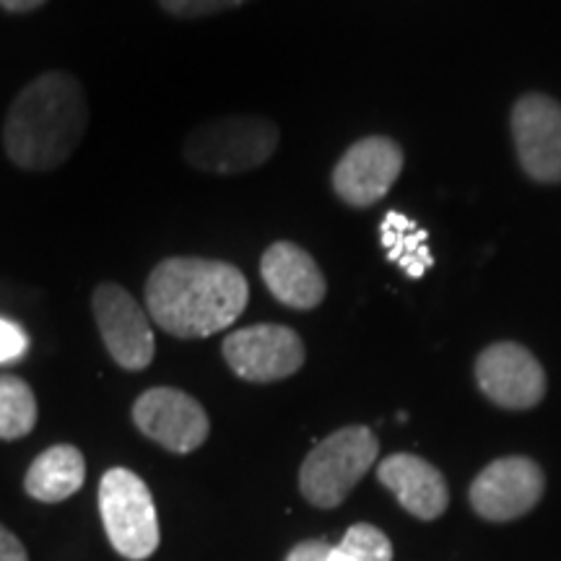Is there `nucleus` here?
<instances>
[{
    "instance_id": "6",
    "label": "nucleus",
    "mask_w": 561,
    "mask_h": 561,
    "mask_svg": "<svg viewBox=\"0 0 561 561\" xmlns=\"http://www.w3.org/2000/svg\"><path fill=\"white\" fill-rule=\"evenodd\" d=\"M546 491V476L533 458L507 455L489 462L476 476L468 500L479 517L489 523H510L536 510Z\"/></svg>"
},
{
    "instance_id": "14",
    "label": "nucleus",
    "mask_w": 561,
    "mask_h": 561,
    "mask_svg": "<svg viewBox=\"0 0 561 561\" xmlns=\"http://www.w3.org/2000/svg\"><path fill=\"white\" fill-rule=\"evenodd\" d=\"M261 276L273 297L291 310H314L325 299L328 284L320 265L294 242H276L263 252Z\"/></svg>"
},
{
    "instance_id": "9",
    "label": "nucleus",
    "mask_w": 561,
    "mask_h": 561,
    "mask_svg": "<svg viewBox=\"0 0 561 561\" xmlns=\"http://www.w3.org/2000/svg\"><path fill=\"white\" fill-rule=\"evenodd\" d=\"M133 421L144 437L178 455L198 450L210 432L206 409L193 396L174 388H151L138 396L133 403Z\"/></svg>"
},
{
    "instance_id": "12",
    "label": "nucleus",
    "mask_w": 561,
    "mask_h": 561,
    "mask_svg": "<svg viewBox=\"0 0 561 561\" xmlns=\"http://www.w3.org/2000/svg\"><path fill=\"white\" fill-rule=\"evenodd\" d=\"M403 172V149L388 136H367L343 153L333 170V191L354 208L382 201Z\"/></svg>"
},
{
    "instance_id": "20",
    "label": "nucleus",
    "mask_w": 561,
    "mask_h": 561,
    "mask_svg": "<svg viewBox=\"0 0 561 561\" xmlns=\"http://www.w3.org/2000/svg\"><path fill=\"white\" fill-rule=\"evenodd\" d=\"M26 346H30V339L16 322L0 318V364L21 359L26 354Z\"/></svg>"
},
{
    "instance_id": "7",
    "label": "nucleus",
    "mask_w": 561,
    "mask_h": 561,
    "mask_svg": "<svg viewBox=\"0 0 561 561\" xmlns=\"http://www.w3.org/2000/svg\"><path fill=\"white\" fill-rule=\"evenodd\" d=\"M221 354L237 377L248 382H278L297 375L307 359L299 333L286 325L242 328L229 333L221 343Z\"/></svg>"
},
{
    "instance_id": "19",
    "label": "nucleus",
    "mask_w": 561,
    "mask_h": 561,
    "mask_svg": "<svg viewBox=\"0 0 561 561\" xmlns=\"http://www.w3.org/2000/svg\"><path fill=\"white\" fill-rule=\"evenodd\" d=\"M167 11L174 16H208V13H219L227 9H237V5L248 3V0H159Z\"/></svg>"
},
{
    "instance_id": "17",
    "label": "nucleus",
    "mask_w": 561,
    "mask_h": 561,
    "mask_svg": "<svg viewBox=\"0 0 561 561\" xmlns=\"http://www.w3.org/2000/svg\"><path fill=\"white\" fill-rule=\"evenodd\" d=\"M37 424V398L16 375H0V439L26 437Z\"/></svg>"
},
{
    "instance_id": "11",
    "label": "nucleus",
    "mask_w": 561,
    "mask_h": 561,
    "mask_svg": "<svg viewBox=\"0 0 561 561\" xmlns=\"http://www.w3.org/2000/svg\"><path fill=\"white\" fill-rule=\"evenodd\" d=\"M512 138L530 180L561 182V104L549 94H525L512 107Z\"/></svg>"
},
{
    "instance_id": "8",
    "label": "nucleus",
    "mask_w": 561,
    "mask_h": 561,
    "mask_svg": "<svg viewBox=\"0 0 561 561\" xmlns=\"http://www.w3.org/2000/svg\"><path fill=\"white\" fill-rule=\"evenodd\" d=\"M476 382L491 403L507 411L536 409L546 396L541 362L520 343H491L476 359Z\"/></svg>"
},
{
    "instance_id": "23",
    "label": "nucleus",
    "mask_w": 561,
    "mask_h": 561,
    "mask_svg": "<svg viewBox=\"0 0 561 561\" xmlns=\"http://www.w3.org/2000/svg\"><path fill=\"white\" fill-rule=\"evenodd\" d=\"M42 3H45V0H0V5H3L5 11H13V13L34 11V9H39Z\"/></svg>"
},
{
    "instance_id": "21",
    "label": "nucleus",
    "mask_w": 561,
    "mask_h": 561,
    "mask_svg": "<svg viewBox=\"0 0 561 561\" xmlns=\"http://www.w3.org/2000/svg\"><path fill=\"white\" fill-rule=\"evenodd\" d=\"M331 551H333V546L325 541H305V543L294 546V549L286 553L284 561H328Z\"/></svg>"
},
{
    "instance_id": "1",
    "label": "nucleus",
    "mask_w": 561,
    "mask_h": 561,
    "mask_svg": "<svg viewBox=\"0 0 561 561\" xmlns=\"http://www.w3.org/2000/svg\"><path fill=\"white\" fill-rule=\"evenodd\" d=\"M250 286L231 263L170 257L151 271L146 310L161 331L178 339H208L244 312Z\"/></svg>"
},
{
    "instance_id": "10",
    "label": "nucleus",
    "mask_w": 561,
    "mask_h": 561,
    "mask_svg": "<svg viewBox=\"0 0 561 561\" xmlns=\"http://www.w3.org/2000/svg\"><path fill=\"white\" fill-rule=\"evenodd\" d=\"M102 341L117 367L140 371L153 362V331L149 312L117 284H100L91 299Z\"/></svg>"
},
{
    "instance_id": "22",
    "label": "nucleus",
    "mask_w": 561,
    "mask_h": 561,
    "mask_svg": "<svg viewBox=\"0 0 561 561\" xmlns=\"http://www.w3.org/2000/svg\"><path fill=\"white\" fill-rule=\"evenodd\" d=\"M0 561H30L24 543L3 525H0Z\"/></svg>"
},
{
    "instance_id": "3",
    "label": "nucleus",
    "mask_w": 561,
    "mask_h": 561,
    "mask_svg": "<svg viewBox=\"0 0 561 561\" xmlns=\"http://www.w3.org/2000/svg\"><path fill=\"white\" fill-rule=\"evenodd\" d=\"M380 442L369 426H343L307 455L299 471V491L312 507L333 510L375 466Z\"/></svg>"
},
{
    "instance_id": "2",
    "label": "nucleus",
    "mask_w": 561,
    "mask_h": 561,
    "mask_svg": "<svg viewBox=\"0 0 561 561\" xmlns=\"http://www.w3.org/2000/svg\"><path fill=\"white\" fill-rule=\"evenodd\" d=\"M87 123L89 104L81 83L62 70H50L13 100L3 128L5 151L24 170H55L79 149Z\"/></svg>"
},
{
    "instance_id": "4",
    "label": "nucleus",
    "mask_w": 561,
    "mask_h": 561,
    "mask_svg": "<svg viewBox=\"0 0 561 561\" xmlns=\"http://www.w3.org/2000/svg\"><path fill=\"white\" fill-rule=\"evenodd\" d=\"M278 146V128L257 115L208 121L185 138L182 153L195 170L208 174H242L265 164Z\"/></svg>"
},
{
    "instance_id": "13",
    "label": "nucleus",
    "mask_w": 561,
    "mask_h": 561,
    "mask_svg": "<svg viewBox=\"0 0 561 561\" xmlns=\"http://www.w3.org/2000/svg\"><path fill=\"white\" fill-rule=\"evenodd\" d=\"M377 479L416 520H437L450 507V486L445 476L419 455H390L377 466Z\"/></svg>"
},
{
    "instance_id": "16",
    "label": "nucleus",
    "mask_w": 561,
    "mask_h": 561,
    "mask_svg": "<svg viewBox=\"0 0 561 561\" xmlns=\"http://www.w3.org/2000/svg\"><path fill=\"white\" fill-rule=\"evenodd\" d=\"M382 244L390 261L398 263L411 278H421L432 265V252L426 248V231L419 229L409 216L390 210L382 221Z\"/></svg>"
},
{
    "instance_id": "5",
    "label": "nucleus",
    "mask_w": 561,
    "mask_h": 561,
    "mask_svg": "<svg viewBox=\"0 0 561 561\" xmlns=\"http://www.w3.org/2000/svg\"><path fill=\"white\" fill-rule=\"evenodd\" d=\"M100 515L112 549L123 559L144 561L159 549L161 533L151 489L128 468H110L102 476Z\"/></svg>"
},
{
    "instance_id": "24",
    "label": "nucleus",
    "mask_w": 561,
    "mask_h": 561,
    "mask_svg": "<svg viewBox=\"0 0 561 561\" xmlns=\"http://www.w3.org/2000/svg\"><path fill=\"white\" fill-rule=\"evenodd\" d=\"M328 561H356V559H351L348 553L341 549V546H333V551H331V557H328Z\"/></svg>"
},
{
    "instance_id": "15",
    "label": "nucleus",
    "mask_w": 561,
    "mask_h": 561,
    "mask_svg": "<svg viewBox=\"0 0 561 561\" xmlns=\"http://www.w3.org/2000/svg\"><path fill=\"white\" fill-rule=\"evenodd\" d=\"M87 481V460L79 447L55 445L39 453L24 476V489L32 500L45 504L66 502Z\"/></svg>"
},
{
    "instance_id": "18",
    "label": "nucleus",
    "mask_w": 561,
    "mask_h": 561,
    "mask_svg": "<svg viewBox=\"0 0 561 561\" xmlns=\"http://www.w3.org/2000/svg\"><path fill=\"white\" fill-rule=\"evenodd\" d=\"M339 546L356 561H392L390 538L369 523L351 525Z\"/></svg>"
}]
</instances>
